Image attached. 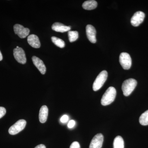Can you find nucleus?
<instances>
[{
  "label": "nucleus",
  "instance_id": "1",
  "mask_svg": "<svg viewBox=\"0 0 148 148\" xmlns=\"http://www.w3.org/2000/svg\"><path fill=\"white\" fill-rule=\"evenodd\" d=\"M116 94V90L112 86L108 88L102 97L101 104L103 106L110 105L114 101Z\"/></svg>",
  "mask_w": 148,
  "mask_h": 148
},
{
  "label": "nucleus",
  "instance_id": "2",
  "mask_svg": "<svg viewBox=\"0 0 148 148\" xmlns=\"http://www.w3.org/2000/svg\"><path fill=\"white\" fill-rule=\"evenodd\" d=\"M137 85V81L134 79H129L124 81L122 86V90L123 95L125 96L130 95L135 89Z\"/></svg>",
  "mask_w": 148,
  "mask_h": 148
},
{
  "label": "nucleus",
  "instance_id": "3",
  "mask_svg": "<svg viewBox=\"0 0 148 148\" xmlns=\"http://www.w3.org/2000/svg\"><path fill=\"white\" fill-rule=\"evenodd\" d=\"M108 72L106 71H102L98 75L92 85V88L94 91L99 90L106 82L108 78Z\"/></svg>",
  "mask_w": 148,
  "mask_h": 148
},
{
  "label": "nucleus",
  "instance_id": "4",
  "mask_svg": "<svg viewBox=\"0 0 148 148\" xmlns=\"http://www.w3.org/2000/svg\"><path fill=\"white\" fill-rule=\"evenodd\" d=\"M27 124V122L25 120H19L12 126L10 127L9 133L12 135H15L24 129Z\"/></svg>",
  "mask_w": 148,
  "mask_h": 148
},
{
  "label": "nucleus",
  "instance_id": "5",
  "mask_svg": "<svg viewBox=\"0 0 148 148\" xmlns=\"http://www.w3.org/2000/svg\"><path fill=\"white\" fill-rule=\"evenodd\" d=\"M119 62L124 70H129L132 66V59L129 53L123 52L119 56Z\"/></svg>",
  "mask_w": 148,
  "mask_h": 148
},
{
  "label": "nucleus",
  "instance_id": "6",
  "mask_svg": "<svg viewBox=\"0 0 148 148\" xmlns=\"http://www.w3.org/2000/svg\"><path fill=\"white\" fill-rule=\"evenodd\" d=\"M14 56L16 61L20 64H24L27 62V58L24 50L21 47H16L13 50Z\"/></svg>",
  "mask_w": 148,
  "mask_h": 148
},
{
  "label": "nucleus",
  "instance_id": "7",
  "mask_svg": "<svg viewBox=\"0 0 148 148\" xmlns=\"http://www.w3.org/2000/svg\"><path fill=\"white\" fill-rule=\"evenodd\" d=\"M14 30L16 34L21 38H24L29 35L30 30L28 28H25L22 25L16 24L14 26Z\"/></svg>",
  "mask_w": 148,
  "mask_h": 148
},
{
  "label": "nucleus",
  "instance_id": "8",
  "mask_svg": "<svg viewBox=\"0 0 148 148\" xmlns=\"http://www.w3.org/2000/svg\"><path fill=\"white\" fill-rule=\"evenodd\" d=\"M145 14L142 11H138L134 14L131 18V24L134 27H138L143 23L145 19Z\"/></svg>",
  "mask_w": 148,
  "mask_h": 148
},
{
  "label": "nucleus",
  "instance_id": "9",
  "mask_svg": "<svg viewBox=\"0 0 148 148\" xmlns=\"http://www.w3.org/2000/svg\"><path fill=\"white\" fill-rule=\"evenodd\" d=\"M104 137L101 133L97 134L92 138L89 148H101L103 145Z\"/></svg>",
  "mask_w": 148,
  "mask_h": 148
},
{
  "label": "nucleus",
  "instance_id": "10",
  "mask_svg": "<svg viewBox=\"0 0 148 148\" xmlns=\"http://www.w3.org/2000/svg\"><path fill=\"white\" fill-rule=\"evenodd\" d=\"M96 30L94 27L88 24L86 27V34L88 39L92 43L96 42Z\"/></svg>",
  "mask_w": 148,
  "mask_h": 148
},
{
  "label": "nucleus",
  "instance_id": "11",
  "mask_svg": "<svg viewBox=\"0 0 148 148\" xmlns=\"http://www.w3.org/2000/svg\"><path fill=\"white\" fill-rule=\"evenodd\" d=\"M32 59L33 63L41 73L44 75L46 72V68L42 61L36 56H33Z\"/></svg>",
  "mask_w": 148,
  "mask_h": 148
},
{
  "label": "nucleus",
  "instance_id": "12",
  "mask_svg": "<svg viewBox=\"0 0 148 148\" xmlns=\"http://www.w3.org/2000/svg\"><path fill=\"white\" fill-rule=\"evenodd\" d=\"M27 41L29 45L35 48H39L40 47V42L38 37L36 35H30L27 38Z\"/></svg>",
  "mask_w": 148,
  "mask_h": 148
},
{
  "label": "nucleus",
  "instance_id": "13",
  "mask_svg": "<svg viewBox=\"0 0 148 148\" xmlns=\"http://www.w3.org/2000/svg\"><path fill=\"white\" fill-rule=\"evenodd\" d=\"M52 30L56 32H69L71 29V27L66 26L64 24L59 23V22H56L52 25L51 27Z\"/></svg>",
  "mask_w": 148,
  "mask_h": 148
},
{
  "label": "nucleus",
  "instance_id": "14",
  "mask_svg": "<svg viewBox=\"0 0 148 148\" xmlns=\"http://www.w3.org/2000/svg\"><path fill=\"white\" fill-rule=\"evenodd\" d=\"M48 115V109L47 106H42L40 109L39 118L41 123H45L47 121Z\"/></svg>",
  "mask_w": 148,
  "mask_h": 148
},
{
  "label": "nucleus",
  "instance_id": "15",
  "mask_svg": "<svg viewBox=\"0 0 148 148\" xmlns=\"http://www.w3.org/2000/svg\"><path fill=\"white\" fill-rule=\"evenodd\" d=\"M98 3L96 1L94 0H88L86 1L83 3V8L86 10H92L97 7Z\"/></svg>",
  "mask_w": 148,
  "mask_h": 148
},
{
  "label": "nucleus",
  "instance_id": "16",
  "mask_svg": "<svg viewBox=\"0 0 148 148\" xmlns=\"http://www.w3.org/2000/svg\"><path fill=\"white\" fill-rule=\"evenodd\" d=\"M113 147L114 148H124V140L121 136H118L115 138Z\"/></svg>",
  "mask_w": 148,
  "mask_h": 148
},
{
  "label": "nucleus",
  "instance_id": "17",
  "mask_svg": "<svg viewBox=\"0 0 148 148\" xmlns=\"http://www.w3.org/2000/svg\"><path fill=\"white\" fill-rule=\"evenodd\" d=\"M51 39L52 42L58 47L61 48H63L65 47V43L63 40L54 36L51 37Z\"/></svg>",
  "mask_w": 148,
  "mask_h": 148
},
{
  "label": "nucleus",
  "instance_id": "18",
  "mask_svg": "<svg viewBox=\"0 0 148 148\" xmlns=\"http://www.w3.org/2000/svg\"><path fill=\"white\" fill-rule=\"evenodd\" d=\"M139 121L142 125H148V110L142 114L139 119Z\"/></svg>",
  "mask_w": 148,
  "mask_h": 148
},
{
  "label": "nucleus",
  "instance_id": "19",
  "mask_svg": "<svg viewBox=\"0 0 148 148\" xmlns=\"http://www.w3.org/2000/svg\"><path fill=\"white\" fill-rule=\"evenodd\" d=\"M69 40L70 42L75 41L79 37L78 32L77 31H69L68 32Z\"/></svg>",
  "mask_w": 148,
  "mask_h": 148
},
{
  "label": "nucleus",
  "instance_id": "20",
  "mask_svg": "<svg viewBox=\"0 0 148 148\" xmlns=\"http://www.w3.org/2000/svg\"><path fill=\"white\" fill-rule=\"evenodd\" d=\"M6 111L3 107H0V119L2 118L5 114Z\"/></svg>",
  "mask_w": 148,
  "mask_h": 148
},
{
  "label": "nucleus",
  "instance_id": "21",
  "mask_svg": "<svg viewBox=\"0 0 148 148\" xmlns=\"http://www.w3.org/2000/svg\"><path fill=\"white\" fill-rule=\"evenodd\" d=\"M69 119V117L67 115H64L61 117V121L63 123H65L68 121Z\"/></svg>",
  "mask_w": 148,
  "mask_h": 148
},
{
  "label": "nucleus",
  "instance_id": "22",
  "mask_svg": "<svg viewBox=\"0 0 148 148\" xmlns=\"http://www.w3.org/2000/svg\"><path fill=\"white\" fill-rule=\"evenodd\" d=\"M70 148H80V146L77 142H74L72 143Z\"/></svg>",
  "mask_w": 148,
  "mask_h": 148
},
{
  "label": "nucleus",
  "instance_id": "23",
  "mask_svg": "<svg viewBox=\"0 0 148 148\" xmlns=\"http://www.w3.org/2000/svg\"><path fill=\"white\" fill-rule=\"evenodd\" d=\"M75 125V122L74 120H71L69 122L68 126L69 128H71L74 127Z\"/></svg>",
  "mask_w": 148,
  "mask_h": 148
},
{
  "label": "nucleus",
  "instance_id": "24",
  "mask_svg": "<svg viewBox=\"0 0 148 148\" xmlns=\"http://www.w3.org/2000/svg\"><path fill=\"white\" fill-rule=\"evenodd\" d=\"M35 148H46V147L44 145H40L36 146Z\"/></svg>",
  "mask_w": 148,
  "mask_h": 148
},
{
  "label": "nucleus",
  "instance_id": "25",
  "mask_svg": "<svg viewBox=\"0 0 148 148\" xmlns=\"http://www.w3.org/2000/svg\"><path fill=\"white\" fill-rule=\"evenodd\" d=\"M3 59V56L1 52L0 51V61H2Z\"/></svg>",
  "mask_w": 148,
  "mask_h": 148
}]
</instances>
